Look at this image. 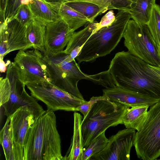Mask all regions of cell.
I'll list each match as a JSON object with an SVG mask.
<instances>
[{
    "mask_svg": "<svg viewBox=\"0 0 160 160\" xmlns=\"http://www.w3.org/2000/svg\"><path fill=\"white\" fill-rule=\"evenodd\" d=\"M108 70L116 86L160 99V77L149 64L128 51L116 53Z\"/></svg>",
    "mask_w": 160,
    "mask_h": 160,
    "instance_id": "1",
    "label": "cell"
},
{
    "mask_svg": "<svg viewBox=\"0 0 160 160\" xmlns=\"http://www.w3.org/2000/svg\"><path fill=\"white\" fill-rule=\"evenodd\" d=\"M46 65L50 82L56 87L78 98L84 100L78 87L82 79L91 81L106 88L113 86L112 77L108 70L94 75L83 72L75 59L62 52L54 53L47 52L42 54Z\"/></svg>",
    "mask_w": 160,
    "mask_h": 160,
    "instance_id": "2",
    "label": "cell"
},
{
    "mask_svg": "<svg viewBox=\"0 0 160 160\" xmlns=\"http://www.w3.org/2000/svg\"><path fill=\"white\" fill-rule=\"evenodd\" d=\"M54 112L47 109L30 128L24 145V160H63Z\"/></svg>",
    "mask_w": 160,
    "mask_h": 160,
    "instance_id": "3",
    "label": "cell"
},
{
    "mask_svg": "<svg viewBox=\"0 0 160 160\" xmlns=\"http://www.w3.org/2000/svg\"><path fill=\"white\" fill-rule=\"evenodd\" d=\"M131 18L129 12L118 10L114 21L111 25L99 29L85 43L75 58L78 62H93L110 54L123 37Z\"/></svg>",
    "mask_w": 160,
    "mask_h": 160,
    "instance_id": "4",
    "label": "cell"
},
{
    "mask_svg": "<svg viewBox=\"0 0 160 160\" xmlns=\"http://www.w3.org/2000/svg\"><path fill=\"white\" fill-rule=\"evenodd\" d=\"M130 107L109 100L93 104L81 125L84 150L97 137L111 127L123 124V118Z\"/></svg>",
    "mask_w": 160,
    "mask_h": 160,
    "instance_id": "5",
    "label": "cell"
},
{
    "mask_svg": "<svg viewBox=\"0 0 160 160\" xmlns=\"http://www.w3.org/2000/svg\"><path fill=\"white\" fill-rule=\"evenodd\" d=\"M137 131L133 146L138 158L143 160L157 159L160 156V101L150 106Z\"/></svg>",
    "mask_w": 160,
    "mask_h": 160,
    "instance_id": "6",
    "label": "cell"
},
{
    "mask_svg": "<svg viewBox=\"0 0 160 160\" xmlns=\"http://www.w3.org/2000/svg\"><path fill=\"white\" fill-rule=\"evenodd\" d=\"M123 37L129 52L151 65L160 66L158 51L147 24L140 25L130 20Z\"/></svg>",
    "mask_w": 160,
    "mask_h": 160,
    "instance_id": "7",
    "label": "cell"
},
{
    "mask_svg": "<svg viewBox=\"0 0 160 160\" xmlns=\"http://www.w3.org/2000/svg\"><path fill=\"white\" fill-rule=\"evenodd\" d=\"M27 88L31 95L45 103L47 109L53 111H77L78 107L86 102L60 89L50 82L30 83Z\"/></svg>",
    "mask_w": 160,
    "mask_h": 160,
    "instance_id": "8",
    "label": "cell"
},
{
    "mask_svg": "<svg viewBox=\"0 0 160 160\" xmlns=\"http://www.w3.org/2000/svg\"><path fill=\"white\" fill-rule=\"evenodd\" d=\"M46 111L42 106H22L9 116L14 142L13 160H24V145L30 128Z\"/></svg>",
    "mask_w": 160,
    "mask_h": 160,
    "instance_id": "9",
    "label": "cell"
},
{
    "mask_svg": "<svg viewBox=\"0 0 160 160\" xmlns=\"http://www.w3.org/2000/svg\"><path fill=\"white\" fill-rule=\"evenodd\" d=\"M13 62L20 79L26 85L30 83L49 82L43 54L38 50H19Z\"/></svg>",
    "mask_w": 160,
    "mask_h": 160,
    "instance_id": "10",
    "label": "cell"
},
{
    "mask_svg": "<svg viewBox=\"0 0 160 160\" xmlns=\"http://www.w3.org/2000/svg\"><path fill=\"white\" fill-rule=\"evenodd\" d=\"M136 132L135 130L129 128L119 131L109 138L107 145L102 151L89 160H129Z\"/></svg>",
    "mask_w": 160,
    "mask_h": 160,
    "instance_id": "11",
    "label": "cell"
},
{
    "mask_svg": "<svg viewBox=\"0 0 160 160\" xmlns=\"http://www.w3.org/2000/svg\"><path fill=\"white\" fill-rule=\"evenodd\" d=\"M6 77L9 80L11 86V92L8 101L2 106L4 114L8 117L21 107L27 105L36 106L41 105L37 99L30 96L25 89L26 85L21 80L14 62L8 60Z\"/></svg>",
    "mask_w": 160,
    "mask_h": 160,
    "instance_id": "12",
    "label": "cell"
},
{
    "mask_svg": "<svg viewBox=\"0 0 160 160\" xmlns=\"http://www.w3.org/2000/svg\"><path fill=\"white\" fill-rule=\"evenodd\" d=\"M32 48V46L26 38L25 26L15 18L7 22L0 23V58L3 59L11 52Z\"/></svg>",
    "mask_w": 160,
    "mask_h": 160,
    "instance_id": "13",
    "label": "cell"
},
{
    "mask_svg": "<svg viewBox=\"0 0 160 160\" xmlns=\"http://www.w3.org/2000/svg\"><path fill=\"white\" fill-rule=\"evenodd\" d=\"M74 32L60 17L47 24L44 40L45 52L54 53L63 52Z\"/></svg>",
    "mask_w": 160,
    "mask_h": 160,
    "instance_id": "14",
    "label": "cell"
},
{
    "mask_svg": "<svg viewBox=\"0 0 160 160\" xmlns=\"http://www.w3.org/2000/svg\"><path fill=\"white\" fill-rule=\"evenodd\" d=\"M103 95L111 101L117 102L132 107L146 105L149 107L160 101V99L139 93L116 86L102 90Z\"/></svg>",
    "mask_w": 160,
    "mask_h": 160,
    "instance_id": "15",
    "label": "cell"
},
{
    "mask_svg": "<svg viewBox=\"0 0 160 160\" xmlns=\"http://www.w3.org/2000/svg\"><path fill=\"white\" fill-rule=\"evenodd\" d=\"M98 23L94 21L82 29L74 32L63 52L69 54L72 60L75 59L88 39L97 31Z\"/></svg>",
    "mask_w": 160,
    "mask_h": 160,
    "instance_id": "16",
    "label": "cell"
},
{
    "mask_svg": "<svg viewBox=\"0 0 160 160\" xmlns=\"http://www.w3.org/2000/svg\"><path fill=\"white\" fill-rule=\"evenodd\" d=\"M82 116L79 113H74L73 133L70 146L63 160H80L84 150L81 125Z\"/></svg>",
    "mask_w": 160,
    "mask_h": 160,
    "instance_id": "17",
    "label": "cell"
},
{
    "mask_svg": "<svg viewBox=\"0 0 160 160\" xmlns=\"http://www.w3.org/2000/svg\"><path fill=\"white\" fill-rule=\"evenodd\" d=\"M25 27L26 36L28 42L34 49L44 53L45 52L44 40L46 25L34 19Z\"/></svg>",
    "mask_w": 160,
    "mask_h": 160,
    "instance_id": "18",
    "label": "cell"
},
{
    "mask_svg": "<svg viewBox=\"0 0 160 160\" xmlns=\"http://www.w3.org/2000/svg\"><path fill=\"white\" fill-rule=\"evenodd\" d=\"M129 11L131 18L140 25L147 24L150 19L156 0H131Z\"/></svg>",
    "mask_w": 160,
    "mask_h": 160,
    "instance_id": "19",
    "label": "cell"
},
{
    "mask_svg": "<svg viewBox=\"0 0 160 160\" xmlns=\"http://www.w3.org/2000/svg\"><path fill=\"white\" fill-rule=\"evenodd\" d=\"M28 5L34 19L46 25L60 17L58 13L43 0H33Z\"/></svg>",
    "mask_w": 160,
    "mask_h": 160,
    "instance_id": "20",
    "label": "cell"
},
{
    "mask_svg": "<svg viewBox=\"0 0 160 160\" xmlns=\"http://www.w3.org/2000/svg\"><path fill=\"white\" fill-rule=\"evenodd\" d=\"M58 14L73 32L84 25L90 23L86 17L64 3L61 5Z\"/></svg>",
    "mask_w": 160,
    "mask_h": 160,
    "instance_id": "21",
    "label": "cell"
},
{
    "mask_svg": "<svg viewBox=\"0 0 160 160\" xmlns=\"http://www.w3.org/2000/svg\"><path fill=\"white\" fill-rule=\"evenodd\" d=\"M149 107L143 105L128 108L123 118V124L126 128L138 130L147 116Z\"/></svg>",
    "mask_w": 160,
    "mask_h": 160,
    "instance_id": "22",
    "label": "cell"
},
{
    "mask_svg": "<svg viewBox=\"0 0 160 160\" xmlns=\"http://www.w3.org/2000/svg\"><path fill=\"white\" fill-rule=\"evenodd\" d=\"M63 3L86 17L90 23L93 22L98 16L102 14L99 7L92 2L65 1Z\"/></svg>",
    "mask_w": 160,
    "mask_h": 160,
    "instance_id": "23",
    "label": "cell"
},
{
    "mask_svg": "<svg viewBox=\"0 0 160 160\" xmlns=\"http://www.w3.org/2000/svg\"><path fill=\"white\" fill-rule=\"evenodd\" d=\"M0 142L6 160H13L14 142L10 126V118L8 117L0 132Z\"/></svg>",
    "mask_w": 160,
    "mask_h": 160,
    "instance_id": "24",
    "label": "cell"
},
{
    "mask_svg": "<svg viewBox=\"0 0 160 160\" xmlns=\"http://www.w3.org/2000/svg\"><path fill=\"white\" fill-rule=\"evenodd\" d=\"M65 1H81L92 2L99 7L102 13L108 10L113 9L129 12L132 3L131 0H64Z\"/></svg>",
    "mask_w": 160,
    "mask_h": 160,
    "instance_id": "25",
    "label": "cell"
},
{
    "mask_svg": "<svg viewBox=\"0 0 160 160\" xmlns=\"http://www.w3.org/2000/svg\"><path fill=\"white\" fill-rule=\"evenodd\" d=\"M158 50L160 47V6L155 4L147 24Z\"/></svg>",
    "mask_w": 160,
    "mask_h": 160,
    "instance_id": "26",
    "label": "cell"
},
{
    "mask_svg": "<svg viewBox=\"0 0 160 160\" xmlns=\"http://www.w3.org/2000/svg\"><path fill=\"white\" fill-rule=\"evenodd\" d=\"M108 139L106 136L104 132L97 137L84 149L80 160H89L92 156L102 151L106 146Z\"/></svg>",
    "mask_w": 160,
    "mask_h": 160,
    "instance_id": "27",
    "label": "cell"
},
{
    "mask_svg": "<svg viewBox=\"0 0 160 160\" xmlns=\"http://www.w3.org/2000/svg\"><path fill=\"white\" fill-rule=\"evenodd\" d=\"M32 0H7L5 11V22L14 18L20 6L28 5Z\"/></svg>",
    "mask_w": 160,
    "mask_h": 160,
    "instance_id": "28",
    "label": "cell"
},
{
    "mask_svg": "<svg viewBox=\"0 0 160 160\" xmlns=\"http://www.w3.org/2000/svg\"><path fill=\"white\" fill-rule=\"evenodd\" d=\"M14 18L25 27L34 19L28 5L27 4L20 6Z\"/></svg>",
    "mask_w": 160,
    "mask_h": 160,
    "instance_id": "29",
    "label": "cell"
},
{
    "mask_svg": "<svg viewBox=\"0 0 160 160\" xmlns=\"http://www.w3.org/2000/svg\"><path fill=\"white\" fill-rule=\"evenodd\" d=\"M11 92V86L9 79L6 77L0 78V105L1 107L8 102Z\"/></svg>",
    "mask_w": 160,
    "mask_h": 160,
    "instance_id": "30",
    "label": "cell"
},
{
    "mask_svg": "<svg viewBox=\"0 0 160 160\" xmlns=\"http://www.w3.org/2000/svg\"><path fill=\"white\" fill-rule=\"evenodd\" d=\"M102 100H109V99L107 96L103 95L102 96H93L90 98L89 101H87L80 105L78 107L77 111L81 112L83 116V118H84L92 106L97 101Z\"/></svg>",
    "mask_w": 160,
    "mask_h": 160,
    "instance_id": "31",
    "label": "cell"
},
{
    "mask_svg": "<svg viewBox=\"0 0 160 160\" xmlns=\"http://www.w3.org/2000/svg\"><path fill=\"white\" fill-rule=\"evenodd\" d=\"M115 19V16L113 11L110 10L102 17L98 23L97 31L102 28L110 26Z\"/></svg>",
    "mask_w": 160,
    "mask_h": 160,
    "instance_id": "32",
    "label": "cell"
},
{
    "mask_svg": "<svg viewBox=\"0 0 160 160\" xmlns=\"http://www.w3.org/2000/svg\"><path fill=\"white\" fill-rule=\"evenodd\" d=\"M48 5L53 8L58 13V10L63 3L64 0H43Z\"/></svg>",
    "mask_w": 160,
    "mask_h": 160,
    "instance_id": "33",
    "label": "cell"
},
{
    "mask_svg": "<svg viewBox=\"0 0 160 160\" xmlns=\"http://www.w3.org/2000/svg\"><path fill=\"white\" fill-rule=\"evenodd\" d=\"M7 0H0V22H5V14Z\"/></svg>",
    "mask_w": 160,
    "mask_h": 160,
    "instance_id": "34",
    "label": "cell"
},
{
    "mask_svg": "<svg viewBox=\"0 0 160 160\" xmlns=\"http://www.w3.org/2000/svg\"><path fill=\"white\" fill-rule=\"evenodd\" d=\"M0 71L1 73L5 72L7 70V63H5L3 59L0 58Z\"/></svg>",
    "mask_w": 160,
    "mask_h": 160,
    "instance_id": "35",
    "label": "cell"
},
{
    "mask_svg": "<svg viewBox=\"0 0 160 160\" xmlns=\"http://www.w3.org/2000/svg\"><path fill=\"white\" fill-rule=\"evenodd\" d=\"M151 69L160 77V66H153L149 65Z\"/></svg>",
    "mask_w": 160,
    "mask_h": 160,
    "instance_id": "36",
    "label": "cell"
},
{
    "mask_svg": "<svg viewBox=\"0 0 160 160\" xmlns=\"http://www.w3.org/2000/svg\"><path fill=\"white\" fill-rule=\"evenodd\" d=\"M158 52L159 55V57L160 58V47L158 49Z\"/></svg>",
    "mask_w": 160,
    "mask_h": 160,
    "instance_id": "37",
    "label": "cell"
}]
</instances>
